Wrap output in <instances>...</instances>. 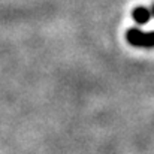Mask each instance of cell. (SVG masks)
I'll list each match as a JSON object with an SVG mask.
<instances>
[{
    "mask_svg": "<svg viewBox=\"0 0 154 154\" xmlns=\"http://www.w3.org/2000/svg\"><path fill=\"white\" fill-rule=\"evenodd\" d=\"M132 17H133V20H135L136 24L144 26V24H147L151 20V12L145 6H136L133 9V12H132Z\"/></svg>",
    "mask_w": 154,
    "mask_h": 154,
    "instance_id": "obj_2",
    "label": "cell"
},
{
    "mask_svg": "<svg viewBox=\"0 0 154 154\" xmlns=\"http://www.w3.org/2000/svg\"><path fill=\"white\" fill-rule=\"evenodd\" d=\"M126 41L138 48H154V32H145L139 27H132L126 32Z\"/></svg>",
    "mask_w": 154,
    "mask_h": 154,
    "instance_id": "obj_1",
    "label": "cell"
},
{
    "mask_svg": "<svg viewBox=\"0 0 154 154\" xmlns=\"http://www.w3.org/2000/svg\"><path fill=\"white\" fill-rule=\"evenodd\" d=\"M150 12H151V17H154V5H153V8L150 9Z\"/></svg>",
    "mask_w": 154,
    "mask_h": 154,
    "instance_id": "obj_3",
    "label": "cell"
}]
</instances>
